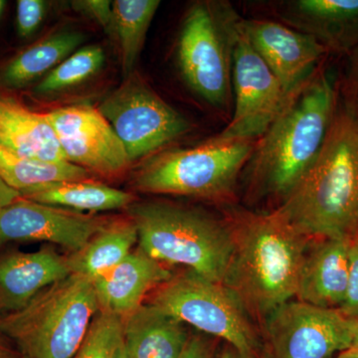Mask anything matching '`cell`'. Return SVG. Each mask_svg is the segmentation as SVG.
Returning <instances> with one entry per match:
<instances>
[{"mask_svg":"<svg viewBox=\"0 0 358 358\" xmlns=\"http://www.w3.org/2000/svg\"><path fill=\"white\" fill-rule=\"evenodd\" d=\"M338 107V81L320 65L256 141L246 166L256 195L286 199L317 159Z\"/></svg>","mask_w":358,"mask_h":358,"instance_id":"7a4b0ae2","label":"cell"},{"mask_svg":"<svg viewBox=\"0 0 358 358\" xmlns=\"http://www.w3.org/2000/svg\"><path fill=\"white\" fill-rule=\"evenodd\" d=\"M336 358H358L357 357H352V355H346L345 352L339 353L338 357Z\"/></svg>","mask_w":358,"mask_h":358,"instance_id":"f35d334b","label":"cell"},{"mask_svg":"<svg viewBox=\"0 0 358 358\" xmlns=\"http://www.w3.org/2000/svg\"><path fill=\"white\" fill-rule=\"evenodd\" d=\"M256 141L215 136L196 147L162 150L136 169L134 189L150 194L230 201Z\"/></svg>","mask_w":358,"mask_h":358,"instance_id":"8992f818","label":"cell"},{"mask_svg":"<svg viewBox=\"0 0 358 358\" xmlns=\"http://www.w3.org/2000/svg\"><path fill=\"white\" fill-rule=\"evenodd\" d=\"M65 159L106 178L124 173L131 160L119 136L98 109L79 105L47 113Z\"/></svg>","mask_w":358,"mask_h":358,"instance_id":"7c38bea8","label":"cell"},{"mask_svg":"<svg viewBox=\"0 0 358 358\" xmlns=\"http://www.w3.org/2000/svg\"><path fill=\"white\" fill-rule=\"evenodd\" d=\"M122 345V317L100 310L73 358H117Z\"/></svg>","mask_w":358,"mask_h":358,"instance_id":"4316f807","label":"cell"},{"mask_svg":"<svg viewBox=\"0 0 358 358\" xmlns=\"http://www.w3.org/2000/svg\"><path fill=\"white\" fill-rule=\"evenodd\" d=\"M6 1H4V0H0V18H1L2 13H3L4 8H6Z\"/></svg>","mask_w":358,"mask_h":358,"instance_id":"8d00e7d4","label":"cell"},{"mask_svg":"<svg viewBox=\"0 0 358 358\" xmlns=\"http://www.w3.org/2000/svg\"><path fill=\"white\" fill-rule=\"evenodd\" d=\"M240 20L228 2H197L188 9L179 33L181 74L188 86L214 107H226L229 101Z\"/></svg>","mask_w":358,"mask_h":358,"instance_id":"52a82bcc","label":"cell"},{"mask_svg":"<svg viewBox=\"0 0 358 358\" xmlns=\"http://www.w3.org/2000/svg\"><path fill=\"white\" fill-rule=\"evenodd\" d=\"M0 145L29 159L67 162L46 114L4 95H0Z\"/></svg>","mask_w":358,"mask_h":358,"instance_id":"ffe728a7","label":"cell"},{"mask_svg":"<svg viewBox=\"0 0 358 358\" xmlns=\"http://www.w3.org/2000/svg\"><path fill=\"white\" fill-rule=\"evenodd\" d=\"M355 320L338 310L289 301L266 317L273 358H329L352 345Z\"/></svg>","mask_w":358,"mask_h":358,"instance_id":"8fae6325","label":"cell"},{"mask_svg":"<svg viewBox=\"0 0 358 358\" xmlns=\"http://www.w3.org/2000/svg\"><path fill=\"white\" fill-rule=\"evenodd\" d=\"M242 28L287 94L303 86L329 55L313 37L278 21L242 18Z\"/></svg>","mask_w":358,"mask_h":358,"instance_id":"5bb4252c","label":"cell"},{"mask_svg":"<svg viewBox=\"0 0 358 358\" xmlns=\"http://www.w3.org/2000/svg\"><path fill=\"white\" fill-rule=\"evenodd\" d=\"M278 209L310 239H358V124L339 103L317 159Z\"/></svg>","mask_w":358,"mask_h":358,"instance_id":"3957f363","label":"cell"},{"mask_svg":"<svg viewBox=\"0 0 358 358\" xmlns=\"http://www.w3.org/2000/svg\"><path fill=\"white\" fill-rule=\"evenodd\" d=\"M219 358H253L247 357V355H243V353L238 352V350L233 348L232 346L227 345V348L223 350V352L221 353L220 357Z\"/></svg>","mask_w":358,"mask_h":358,"instance_id":"d590c367","label":"cell"},{"mask_svg":"<svg viewBox=\"0 0 358 358\" xmlns=\"http://www.w3.org/2000/svg\"><path fill=\"white\" fill-rule=\"evenodd\" d=\"M315 243L306 255L296 300L338 310L348 287L352 242L322 239L315 240Z\"/></svg>","mask_w":358,"mask_h":358,"instance_id":"ac0fdd59","label":"cell"},{"mask_svg":"<svg viewBox=\"0 0 358 358\" xmlns=\"http://www.w3.org/2000/svg\"><path fill=\"white\" fill-rule=\"evenodd\" d=\"M189 338L181 320L150 303L122 320L127 358H179Z\"/></svg>","mask_w":358,"mask_h":358,"instance_id":"d6986e66","label":"cell"},{"mask_svg":"<svg viewBox=\"0 0 358 358\" xmlns=\"http://www.w3.org/2000/svg\"><path fill=\"white\" fill-rule=\"evenodd\" d=\"M138 242V230L131 219L109 221L83 249L68 256L71 273L94 282L122 263Z\"/></svg>","mask_w":358,"mask_h":358,"instance_id":"7402d4cb","label":"cell"},{"mask_svg":"<svg viewBox=\"0 0 358 358\" xmlns=\"http://www.w3.org/2000/svg\"><path fill=\"white\" fill-rule=\"evenodd\" d=\"M338 91L339 106L358 124V46L346 56Z\"/></svg>","mask_w":358,"mask_h":358,"instance_id":"83f0119b","label":"cell"},{"mask_svg":"<svg viewBox=\"0 0 358 358\" xmlns=\"http://www.w3.org/2000/svg\"><path fill=\"white\" fill-rule=\"evenodd\" d=\"M3 336H0V358H23L22 355L18 350H14L10 345H7Z\"/></svg>","mask_w":358,"mask_h":358,"instance_id":"836d02e7","label":"cell"},{"mask_svg":"<svg viewBox=\"0 0 358 358\" xmlns=\"http://www.w3.org/2000/svg\"><path fill=\"white\" fill-rule=\"evenodd\" d=\"M103 62L105 52L102 47H82L42 78L33 93L37 96L52 95L78 86L102 69Z\"/></svg>","mask_w":358,"mask_h":358,"instance_id":"484cf974","label":"cell"},{"mask_svg":"<svg viewBox=\"0 0 358 358\" xmlns=\"http://www.w3.org/2000/svg\"><path fill=\"white\" fill-rule=\"evenodd\" d=\"M99 310L93 281L71 274L1 317L0 336L13 341L23 358H73Z\"/></svg>","mask_w":358,"mask_h":358,"instance_id":"5b68a950","label":"cell"},{"mask_svg":"<svg viewBox=\"0 0 358 358\" xmlns=\"http://www.w3.org/2000/svg\"><path fill=\"white\" fill-rule=\"evenodd\" d=\"M274 13L329 54L348 56L358 46V0H288L274 4Z\"/></svg>","mask_w":358,"mask_h":358,"instance_id":"9a60e30c","label":"cell"},{"mask_svg":"<svg viewBox=\"0 0 358 358\" xmlns=\"http://www.w3.org/2000/svg\"><path fill=\"white\" fill-rule=\"evenodd\" d=\"M71 273L68 256L53 247L0 253V319L22 310L43 289Z\"/></svg>","mask_w":358,"mask_h":358,"instance_id":"2e32d148","label":"cell"},{"mask_svg":"<svg viewBox=\"0 0 358 358\" xmlns=\"http://www.w3.org/2000/svg\"><path fill=\"white\" fill-rule=\"evenodd\" d=\"M338 310L346 319L358 322V239L350 243L348 287Z\"/></svg>","mask_w":358,"mask_h":358,"instance_id":"f546056e","label":"cell"},{"mask_svg":"<svg viewBox=\"0 0 358 358\" xmlns=\"http://www.w3.org/2000/svg\"><path fill=\"white\" fill-rule=\"evenodd\" d=\"M117 358H127L126 352H124V345H122L121 350H120L119 355Z\"/></svg>","mask_w":358,"mask_h":358,"instance_id":"74e56055","label":"cell"},{"mask_svg":"<svg viewBox=\"0 0 358 358\" xmlns=\"http://www.w3.org/2000/svg\"><path fill=\"white\" fill-rule=\"evenodd\" d=\"M179 358H215L213 343L204 336L194 334L190 336L185 350Z\"/></svg>","mask_w":358,"mask_h":358,"instance_id":"1f68e13d","label":"cell"},{"mask_svg":"<svg viewBox=\"0 0 358 358\" xmlns=\"http://www.w3.org/2000/svg\"><path fill=\"white\" fill-rule=\"evenodd\" d=\"M89 171L69 162H49L14 154L0 145V178L20 194L43 186L87 180Z\"/></svg>","mask_w":358,"mask_h":358,"instance_id":"cb8c5ba5","label":"cell"},{"mask_svg":"<svg viewBox=\"0 0 358 358\" xmlns=\"http://www.w3.org/2000/svg\"><path fill=\"white\" fill-rule=\"evenodd\" d=\"M73 8L96 21L106 32L113 35L114 11L109 0H79L72 2Z\"/></svg>","mask_w":358,"mask_h":358,"instance_id":"4dcf8cb0","label":"cell"},{"mask_svg":"<svg viewBox=\"0 0 358 358\" xmlns=\"http://www.w3.org/2000/svg\"><path fill=\"white\" fill-rule=\"evenodd\" d=\"M127 211L148 256L223 284L232 252L225 219L164 201H134Z\"/></svg>","mask_w":358,"mask_h":358,"instance_id":"277c9868","label":"cell"},{"mask_svg":"<svg viewBox=\"0 0 358 358\" xmlns=\"http://www.w3.org/2000/svg\"><path fill=\"white\" fill-rule=\"evenodd\" d=\"M43 0H18L16 4V30L22 39L29 38L39 29L46 15Z\"/></svg>","mask_w":358,"mask_h":358,"instance_id":"f1b7e54d","label":"cell"},{"mask_svg":"<svg viewBox=\"0 0 358 358\" xmlns=\"http://www.w3.org/2000/svg\"><path fill=\"white\" fill-rule=\"evenodd\" d=\"M20 196L59 208L90 212L127 209L136 201L131 193L89 179L53 183L21 193Z\"/></svg>","mask_w":358,"mask_h":358,"instance_id":"603a6c76","label":"cell"},{"mask_svg":"<svg viewBox=\"0 0 358 358\" xmlns=\"http://www.w3.org/2000/svg\"><path fill=\"white\" fill-rule=\"evenodd\" d=\"M20 196L17 190L13 189L10 186L7 185L2 178H0V210Z\"/></svg>","mask_w":358,"mask_h":358,"instance_id":"d6a6232c","label":"cell"},{"mask_svg":"<svg viewBox=\"0 0 358 358\" xmlns=\"http://www.w3.org/2000/svg\"><path fill=\"white\" fill-rule=\"evenodd\" d=\"M232 85L234 110L229 124L217 136L257 141L281 114L292 94L285 92L250 44L242 28V17L233 49Z\"/></svg>","mask_w":358,"mask_h":358,"instance_id":"30bf717a","label":"cell"},{"mask_svg":"<svg viewBox=\"0 0 358 358\" xmlns=\"http://www.w3.org/2000/svg\"><path fill=\"white\" fill-rule=\"evenodd\" d=\"M108 222L20 196L0 210V249L10 242L43 241L77 253Z\"/></svg>","mask_w":358,"mask_h":358,"instance_id":"4fadbf2b","label":"cell"},{"mask_svg":"<svg viewBox=\"0 0 358 358\" xmlns=\"http://www.w3.org/2000/svg\"><path fill=\"white\" fill-rule=\"evenodd\" d=\"M173 275L166 264L159 262L138 247L117 267L93 282L100 310L124 320L143 305L150 292Z\"/></svg>","mask_w":358,"mask_h":358,"instance_id":"e0dca14e","label":"cell"},{"mask_svg":"<svg viewBox=\"0 0 358 358\" xmlns=\"http://www.w3.org/2000/svg\"><path fill=\"white\" fill-rule=\"evenodd\" d=\"M346 355H352V357H358V322H355V324H353V336H352V345H350V348L345 352Z\"/></svg>","mask_w":358,"mask_h":358,"instance_id":"e575fe53","label":"cell"},{"mask_svg":"<svg viewBox=\"0 0 358 358\" xmlns=\"http://www.w3.org/2000/svg\"><path fill=\"white\" fill-rule=\"evenodd\" d=\"M159 6V0H115L113 2V35L117 36L121 46L124 78L134 72L148 28Z\"/></svg>","mask_w":358,"mask_h":358,"instance_id":"d4e9b609","label":"cell"},{"mask_svg":"<svg viewBox=\"0 0 358 358\" xmlns=\"http://www.w3.org/2000/svg\"><path fill=\"white\" fill-rule=\"evenodd\" d=\"M148 303L171 313L183 324L225 341L247 357L258 358V336L248 310L225 285L212 282L192 271L155 289Z\"/></svg>","mask_w":358,"mask_h":358,"instance_id":"ba28073f","label":"cell"},{"mask_svg":"<svg viewBox=\"0 0 358 358\" xmlns=\"http://www.w3.org/2000/svg\"><path fill=\"white\" fill-rule=\"evenodd\" d=\"M225 221L232 252L223 284L248 312L267 317L296 298L308 243L313 240L278 208L268 213L233 209Z\"/></svg>","mask_w":358,"mask_h":358,"instance_id":"6da1fadb","label":"cell"},{"mask_svg":"<svg viewBox=\"0 0 358 358\" xmlns=\"http://www.w3.org/2000/svg\"><path fill=\"white\" fill-rule=\"evenodd\" d=\"M84 42V35L65 30L27 47L0 65V89L20 90L46 76Z\"/></svg>","mask_w":358,"mask_h":358,"instance_id":"44dd1931","label":"cell"},{"mask_svg":"<svg viewBox=\"0 0 358 358\" xmlns=\"http://www.w3.org/2000/svg\"><path fill=\"white\" fill-rule=\"evenodd\" d=\"M119 136L131 162L150 157L192 129L180 113L134 72L98 108Z\"/></svg>","mask_w":358,"mask_h":358,"instance_id":"9c48e42d","label":"cell"}]
</instances>
